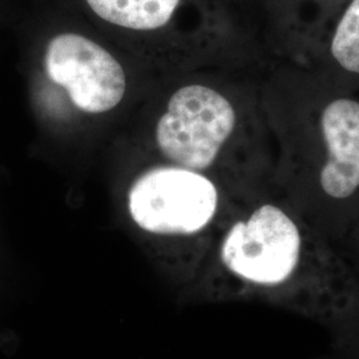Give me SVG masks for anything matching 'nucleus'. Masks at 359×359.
Here are the masks:
<instances>
[{
	"mask_svg": "<svg viewBox=\"0 0 359 359\" xmlns=\"http://www.w3.org/2000/svg\"><path fill=\"white\" fill-rule=\"evenodd\" d=\"M222 281L212 295L264 301L317 322L330 332L359 314V283L351 266L313 249L297 217L265 203L233 222L218 246Z\"/></svg>",
	"mask_w": 359,
	"mask_h": 359,
	"instance_id": "f257e3e1",
	"label": "nucleus"
},
{
	"mask_svg": "<svg viewBox=\"0 0 359 359\" xmlns=\"http://www.w3.org/2000/svg\"><path fill=\"white\" fill-rule=\"evenodd\" d=\"M216 185L201 173L181 167L154 168L133 182L128 210L133 222L160 236H194L216 217Z\"/></svg>",
	"mask_w": 359,
	"mask_h": 359,
	"instance_id": "f03ea898",
	"label": "nucleus"
},
{
	"mask_svg": "<svg viewBox=\"0 0 359 359\" xmlns=\"http://www.w3.org/2000/svg\"><path fill=\"white\" fill-rule=\"evenodd\" d=\"M234 126L231 102L217 90L193 84L169 99L156 127V142L168 160L198 172L215 163Z\"/></svg>",
	"mask_w": 359,
	"mask_h": 359,
	"instance_id": "7ed1b4c3",
	"label": "nucleus"
},
{
	"mask_svg": "<svg viewBox=\"0 0 359 359\" xmlns=\"http://www.w3.org/2000/svg\"><path fill=\"white\" fill-rule=\"evenodd\" d=\"M44 65L52 81L65 88L86 114L114 109L126 93V74L115 57L95 40L74 31L52 36Z\"/></svg>",
	"mask_w": 359,
	"mask_h": 359,
	"instance_id": "20e7f679",
	"label": "nucleus"
},
{
	"mask_svg": "<svg viewBox=\"0 0 359 359\" xmlns=\"http://www.w3.org/2000/svg\"><path fill=\"white\" fill-rule=\"evenodd\" d=\"M327 161L320 173L326 198L347 201L359 191V102L338 99L321 116Z\"/></svg>",
	"mask_w": 359,
	"mask_h": 359,
	"instance_id": "39448f33",
	"label": "nucleus"
},
{
	"mask_svg": "<svg viewBox=\"0 0 359 359\" xmlns=\"http://www.w3.org/2000/svg\"><path fill=\"white\" fill-rule=\"evenodd\" d=\"M97 19L133 32H154L169 26L184 0H83Z\"/></svg>",
	"mask_w": 359,
	"mask_h": 359,
	"instance_id": "423d86ee",
	"label": "nucleus"
},
{
	"mask_svg": "<svg viewBox=\"0 0 359 359\" xmlns=\"http://www.w3.org/2000/svg\"><path fill=\"white\" fill-rule=\"evenodd\" d=\"M332 53L338 65L359 74V0H351L334 31Z\"/></svg>",
	"mask_w": 359,
	"mask_h": 359,
	"instance_id": "0eeeda50",
	"label": "nucleus"
},
{
	"mask_svg": "<svg viewBox=\"0 0 359 359\" xmlns=\"http://www.w3.org/2000/svg\"><path fill=\"white\" fill-rule=\"evenodd\" d=\"M351 266V269L354 271V274H355V277H357V280H358L359 283V259L357 261V264H354V265H350Z\"/></svg>",
	"mask_w": 359,
	"mask_h": 359,
	"instance_id": "6e6552de",
	"label": "nucleus"
}]
</instances>
